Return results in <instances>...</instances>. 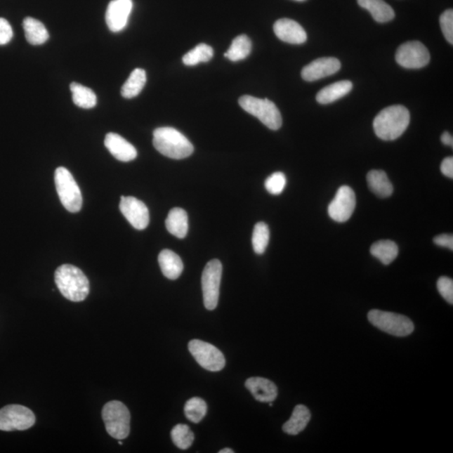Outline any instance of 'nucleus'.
<instances>
[{"label":"nucleus","instance_id":"1","mask_svg":"<svg viewBox=\"0 0 453 453\" xmlns=\"http://www.w3.org/2000/svg\"><path fill=\"white\" fill-rule=\"evenodd\" d=\"M411 115L407 107L393 105L379 112L374 120L375 135L383 140H395L409 126Z\"/></svg>","mask_w":453,"mask_h":453},{"label":"nucleus","instance_id":"2","mask_svg":"<svg viewBox=\"0 0 453 453\" xmlns=\"http://www.w3.org/2000/svg\"><path fill=\"white\" fill-rule=\"evenodd\" d=\"M55 282L65 298L74 302L87 298L90 284L87 276L77 267L63 265L55 272Z\"/></svg>","mask_w":453,"mask_h":453},{"label":"nucleus","instance_id":"3","mask_svg":"<svg viewBox=\"0 0 453 453\" xmlns=\"http://www.w3.org/2000/svg\"><path fill=\"white\" fill-rule=\"evenodd\" d=\"M153 145L159 153L175 159L190 157L194 147L183 133L171 127H162L153 133Z\"/></svg>","mask_w":453,"mask_h":453},{"label":"nucleus","instance_id":"4","mask_svg":"<svg viewBox=\"0 0 453 453\" xmlns=\"http://www.w3.org/2000/svg\"><path fill=\"white\" fill-rule=\"evenodd\" d=\"M102 416L112 438L118 440L128 438L131 433V413L126 405L120 401H110L103 407Z\"/></svg>","mask_w":453,"mask_h":453},{"label":"nucleus","instance_id":"5","mask_svg":"<svg viewBox=\"0 0 453 453\" xmlns=\"http://www.w3.org/2000/svg\"><path fill=\"white\" fill-rule=\"evenodd\" d=\"M239 103L242 109L260 119L272 131H277L282 127V114L278 107L269 99H261L245 95L239 98Z\"/></svg>","mask_w":453,"mask_h":453},{"label":"nucleus","instance_id":"6","mask_svg":"<svg viewBox=\"0 0 453 453\" xmlns=\"http://www.w3.org/2000/svg\"><path fill=\"white\" fill-rule=\"evenodd\" d=\"M55 189L64 208L77 213L83 206V196L79 185L67 168L58 167L55 171Z\"/></svg>","mask_w":453,"mask_h":453},{"label":"nucleus","instance_id":"7","mask_svg":"<svg viewBox=\"0 0 453 453\" xmlns=\"http://www.w3.org/2000/svg\"><path fill=\"white\" fill-rule=\"evenodd\" d=\"M368 319L371 324L393 336H407L415 329L411 319L404 315L375 309L370 310Z\"/></svg>","mask_w":453,"mask_h":453},{"label":"nucleus","instance_id":"8","mask_svg":"<svg viewBox=\"0 0 453 453\" xmlns=\"http://www.w3.org/2000/svg\"><path fill=\"white\" fill-rule=\"evenodd\" d=\"M188 349L198 365L206 370L218 372L225 367V357L223 353L214 345L204 341L194 339L190 341Z\"/></svg>","mask_w":453,"mask_h":453},{"label":"nucleus","instance_id":"9","mask_svg":"<svg viewBox=\"0 0 453 453\" xmlns=\"http://www.w3.org/2000/svg\"><path fill=\"white\" fill-rule=\"evenodd\" d=\"M222 272L223 265L218 260L210 261L202 272V293L204 306L208 310H213L218 306Z\"/></svg>","mask_w":453,"mask_h":453},{"label":"nucleus","instance_id":"10","mask_svg":"<svg viewBox=\"0 0 453 453\" xmlns=\"http://www.w3.org/2000/svg\"><path fill=\"white\" fill-rule=\"evenodd\" d=\"M36 422L34 414L27 407L10 405L0 409V431H25Z\"/></svg>","mask_w":453,"mask_h":453},{"label":"nucleus","instance_id":"11","mask_svg":"<svg viewBox=\"0 0 453 453\" xmlns=\"http://www.w3.org/2000/svg\"><path fill=\"white\" fill-rule=\"evenodd\" d=\"M430 53L420 41H408L401 45L396 51L395 60L401 67L419 69L430 62Z\"/></svg>","mask_w":453,"mask_h":453},{"label":"nucleus","instance_id":"12","mask_svg":"<svg viewBox=\"0 0 453 453\" xmlns=\"http://www.w3.org/2000/svg\"><path fill=\"white\" fill-rule=\"evenodd\" d=\"M356 197L351 188L342 185L329 206L330 218L338 223L348 221L355 210Z\"/></svg>","mask_w":453,"mask_h":453},{"label":"nucleus","instance_id":"13","mask_svg":"<svg viewBox=\"0 0 453 453\" xmlns=\"http://www.w3.org/2000/svg\"><path fill=\"white\" fill-rule=\"evenodd\" d=\"M119 209L125 218L136 230H143L149 225L150 213L147 206L137 198L121 197Z\"/></svg>","mask_w":453,"mask_h":453},{"label":"nucleus","instance_id":"14","mask_svg":"<svg viewBox=\"0 0 453 453\" xmlns=\"http://www.w3.org/2000/svg\"><path fill=\"white\" fill-rule=\"evenodd\" d=\"M132 10V0H112L106 11V23L112 32H119L127 27Z\"/></svg>","mask_w":453,"mask_h":453},{"label":"nucleus","instance_id":"15","mask_svg":"<svg viewBox=\"0 0 453 453\" xmlns=\"http://www.w3.org/2000/svg\"><path fill=\"white\" fill-rule=\"evenodd\" d=\"M340 68L339 60L334 58H321L313 60L302 69L301 77L305 81H317L335 74Z\"/></svg>","mask_w":453,"mask_h":453},{"label":"nucleus","instance_id":"16","mask_svg":"<svg viewBox=\"0 0 453 453\" xmlns=\"http://www.w3.org/2000/svg\"><path fill=\"white\" fill-rule=\"evenodd\" d=\"M274 32L280 41L289 44H303L308 40V34L303 27L291 19H280L274 25Z\"/></svg>","mask_w":453,"mask_h":453},{"label":"nucleus","instance_id":"17","mask_svg":"<svg viewBox=\"0 0 453 453\" xmlns=\"http://www.w3.org/2000/svg\"><path fill=\"white\" fill-rule=\"evenodd\" d=\"M105 145L111 155L118 161L129 162L137 157V150L135 146L118 133H107Z\"/></svg>","mask_w":453,"mask_h":453},{"label":"nucleus","instance_id":"18","mask_svg":"<svg viewBox=\"0 0 453 453\" xmlns=\"http://www.w3.org/2000/svg\"><path fill=\"white\" fill-rule=\"evenodd\" d=\"M245 386L258 401L263 403L273 402L278 395L277 387L268 379L261 377L249 378Z\"/></svg>","mask_w":453,"mask_h":453},{"label":"nucleus","instance_id":"19","mask_svg":"<svg viewBox=\"0 0 453 453\" xmlns=\"http://www.w3.org/2000/svg\"><path fill=\"white\" fill-rule=\"evenodd\" d=\"M158 261L164 275L169 280L180 277L183 271V263L175 252L170 249H164L159 254Z\"/></svg>","mask_w":453,"mask_h":453},{"label":"nucleus","instance_id":"20","mask_svg":"<svg viewBox=\"0 0 453 453\" xmlns=\"http://www.w3.org/2000/svg\"><path fill=\"white\" fill-rule=\"evenodd\" d=\"M353 88V84L350 81H340L331 85L327 86L324 88L319 91L317 95V101L321 105H329L339 99L342 98Z\"/></svg>","mask_w":453,"mask_h":453},{"label":"nucleus","instance_id":"21","mask_svg":"<svg viewBox=\"0 0 453 453\" xmlns=\"http://www.w3.org/2000/svg\"><path fill=\"white\" fill-rule=\"evenodd\" d=\"M168 232L178 239H184L188 232V214L183 209L175 208L170 211L166 220Z\"/></svg>","mask_w":453,"mask_h":453},{"label":"nucleus","instance_id":"22","mask_svg":"<svg viewBox=\"0 0 453 453\" xmlns=\"http://www.w3.org/2000/svg\"><path fill=\"white\" fill-rule=\"evenodd\" d=\"M362 8L368 11L375 21L386 23L395 18V11L383 0H357Z\"/></svg>","mask_w":453,"mask_h":453},{"label":"nucleus","instance_id":"23","mask_svg":"<svg viewBox=\"0 0 453 453\" xmlns=\"http://www.w3.org/2000/svg\"><path fill=\"white\" fill-rule=\"evenodd\" d=\"M369 188L375 195L386 198L392 195L394 188L385 171L373 170L367 175Z\"/></svg>","mask_w":453,"mask_h":453},{"label":"nucleus","instance_id":"24","mask_svg":"<svg viewBox=\"0 0 453 453\" xmlns=\"http://www.w3.org/2000/svg\"><path fill=\"white\" fill-rule=\"evenodd\" d=\"M310 420L309 409L303 405H298L293 411L290 420L284 423L282 429L284 433L296 435L303 431Z\"/></svg>","mask_w":453,"mask_h":453},{"label":"nucleus","instance_id":"25","mask_svg":"<svg viewBox=\"0 0 453 453\" xmlns=\"http://www.w3.org/2000/svg\"><path fill=\"white\" fill-rule=\"evenodd\" d=\"M25 38L34 46L44 44L49 39V33L41 21L27 17L23 21Z\"/></svg>","mask_w":453,"mask_h":453},{"label":"nucleus","instance_id":"26","mask_svg":"<svg viewBox=\"0 0 453 453\" xmlns=\"http://www.w3.org/2000/svg\"><path fill=\"white\" fill-rule=\"evenodd\" d=\"M146 81L147 77L144 69H135L121 88V95L125 98H136L143 90Z\"/></svg>","mask_w":453,"mask_h":453},{"label":"nucleus","instance_id":"27","mask_svg":"<svg viewBox=\"0 0 453 453\" xmlns=\"http://www.w3.org/2000/svg\"><path fill=\"white\" fill-rule=\"evenodd\" d=\"M370 253L382 264L388 265L391 264L398 256V246L391 240H379L374 243L370 248Z\"/></svg>","mask_w":453,"mask_h":453},{"label":"nucleus","instance_id":"28","mask_svg":"<svg viewBox=\"0 0 453 453\" xmlns=\"http://www.w3.org/2000/svg\"><path fill=\"white\" fill-rule=\"evenodd\" d=\"M72 100L77 107L81 109H93L97 105V96L92 89L80 84L72 83L70 85Z\"/></svg>","mask_w":453,"mask_h":453},{"label":"nucleus","instance_id":"29","mask_svg":"<svg viewBox=\"0 0 453 453\" xmlns=\"http://www.w3.org/2000/svg\"><path fill=\"white\" fill-rule=\"evenodd\" d=\"M251 50L252 42L250 39L245 34H241L232 41L230 49L224 53V57L230 59L232 62H239V60L247 58L251 53Z\"/></svg>","mask_w":453,"mask_h":453},{"label":"nucleus","instance_id":"30","mask_svg":"<svg viewBox=\"0 0 453 453\" xmlns=\"http://www.w3.org/2000/svg\"><path fill=\"white\" fill-rule=\"evenodd\" d=\"M214 54V49L210 46L201 43L184 55L183 62L187 66H196L201 63L209 62Z\"/></svg>","mask_w":453,"mask_h":453},{"label":"nucleus","instance_id":"31","mask_svg":"<svg viewBox=\"0 0 453 453\" xmlns=\"http://www.w3.org/2000/svg\"><path fill=\"white\" fill-rule=\"evenodd\" d=\"M185 417L193 423H199L206 415L208 407L205 401L199 397H193L185 405Z\"/></svg>","mask_w":453,"mask_h":453},{"label":"nucleus","instance_id":"32","mask_svg":"<svg viewBox=\"0 0 453 453\" xmlns=\"http://www.w3.org/2000/svg\"><path fill=\"white\" fill-rule=\"evenodd\" d=\"M270 241V230L266 223L261 222L254 226L252 244L254 252L262 254L265 252Z\"/></svg>","mask_w":453,"mask_h":453},{"label":"nucleus","instance_id":"33","mask_svg":"<svg viewBox=\"0 0 453 453\" xmlns=\"http://www.w3.org/2000/svg\"><path fill=\"white\" fill-rule=\"evenodd\" d=\"M172 442L181 450H187L192 445L194 434L188 425H176L171 433Z\"/></svg>","mask_w":453,"mask_h":453},{"label":"nucleus","instance_id":"34","mask_svg":"<svg viewBox=\"0 0 453 453\" xmlns=\"http://www.w3.org/2000/svg\"><path fill=\"white\" fill-rule=\"evenodd\" d=\"M287 185V178L282 172H275L266 179L265 187L272 195L282 193Z\"/></svg>","mask_w":453,"mask_h":453},{"label":"nucleus","instance_id":"35","mask_svg":"<svg viewBox=\"0 0 453 453\" xmlns=\"http://www.w3.org/2000/svg\"><path fill=\"white\" fill-rule=\"evenodd\" d=\"M440 25L447 41L452 45L453 43V11L447 10L440 17Z\"/></svg>","mask_w":453,"mask_h":453},{"label":"nucleus","instance_id":"36","mask_svg":"<svg viewBox=\"0 0 453 453\" xmlns=\"http://www.w3.org/2000/svg\"><path fill=\"white\" fill-rule=\"evenodd\" d=\"M438 289L440 294L445 299L448 303L453 304V280L442 276L438 282Z\"/></svg>","mask_w":453,"mask_h":453},{"label":"nucleus","instance_id":"37","mask_svg":"<svg viewBox=\"0 0 453 453\" xmlns=\"http://www.w3.org/2000/svg\"><path fill=\"white\" fill-rule=\"evenodd\" d=\"M13 29L6 19L0 18V46L6 45L12 40Z\"/></svg>","mask_w":453,"mask_h":453},{"label":"nucleus","instance_id":"38","mask_svg":"<svg viewBox=\"0 0 453 453\" xmlns=\"http://www.w3.org/2000/svg\"><path fill=\"white\" fill-rule=\"evenodd\" d=\"M434 243L440 246L453 250V236L452 235L442 234L435 237Z\"/></svg>","mask_w":453,"mask_h":453},{"label":"nucleus","instance_id":"39","mask_svg":"<svg viewBox=\"0 0 453 453\" xmlns=\"http://www.w3.org/2000/svg\"><path fill=\"white\" fill-rule=\"evenodd\" d=\"M441 171L448 178H453V158L447 157L443 159L441 165Z\"/></svg>","mask_w":453,"mask_h":453},{"label":"nucleus","instance_id":"40","mask_svg":"<svg viewBox=\"0 0 453 453\" xmlns=\"http://www.w3.org/2000/svg\"><path fill=\"white\" fill-rule=\"evenodd\" d=\"M441 140L444 145L453 146V138L450 133L444 132L441 137Z\"/></svg>","mask_w":453,"mask_h":453},{"label":"nucleus","instance_id":"41","mask_svg":"<svg viewBox=\"0 0 453 453\" xmlns=\"http://www.w3.org/2000/svg\"><path fill=\"white\" fill-rule=\"evenodd\" d=\"M219 453H235V451L230 449V448H224V449L220 450Z\"/></svg>","mask_w":453,"mask_h":453},{"label":"nucleus","instance_id":"42","mask_svg":"<svg viewBox=\"0 0 453 453\" xmlns=\"http://www.w3.org/2000/svg\"><path fill=\"white\" fill-rule=\"evenodd\" d=\"M119 445H121V446H122V445H123V443H122V442H119Z\"/></svg>","mask_w":453,"mask_h":453},{"label":"nucleus","instance_id":"43","mask_svg":"<svg viewBox=\"0 0 453 453\" xmlns=\"http://www.w3.org/2000/svg\"><path fill=\"white\" fill-rule=\"evenodd\" d=\"M296 1H304V0H296Z\"/></svg>","mask_w":453,"mask_h":453}]
</instances>
